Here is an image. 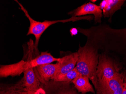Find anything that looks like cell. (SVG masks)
Instances as JSON below:
<instances>
[{"label": "cell", "instance_id": "1", "mask_svg": "<svg viewBox=\"0 0 126 94\" xmlns=\"http://www.w3.org/2000/svg\"><path fill=\"white\" fill-rule=\"evenodd\" d=\"M78 52V59L75 68L80 74L89 78L96 90L98 85L96 71L99 56L96 50L87 43L83 46L79 47Z\"/></svg>", "mask_w": 126, "mask_h": 94}, {"label": "cell", "instance_id": "2", "mask_svg": "<svg viewBox=\"0 0 126 94\" xmlns=\"http://www.w3.org/2000/svg\"><path fill=\"white\" fill-rule=\"evenodd\" d=\"M16 2L19 4L20 9L24 13L25 15L27 17L28 20L29 21L30 25L28 32L27 35H33L35 38V42L34 44V49L36 51H38V46L39 44L40 39L45 31L51 25L58 23L68 22H74L77 20H91L93 19L92 16H81V17H72L70 18L67 19L60 20H45L44 22H41L36 21L33 19L31 17V16L28 13L27 10L24 7V6L19 2L18 1L16 0Z\"/></svg>", "mask_w": 126, "mask_h": 94}, {"label": "cell", "instance_id": "3", "mask_svg": "<svg viewBox=\"0 0 126 94\" xmlns=\"http://www.w3.org/2000/svg\"><path fill=\"white\" fill-rule=\"evenodd\" d=\"M120 68L113 61L105 55L99 56L96 75L98 83L107 82L120 73Z\"/></svg>", "mask_w": 126, "mask_h": 94}, {"label": "cell", "instance_id": "4", "mask_svg": "<svg viewBox=\"0 0 126 94\" xmlns=\"http://www.w3.org/2000/svg\"><path fill=\"white\" fill-rule=\"evenodd\" d=\"M124 87L121 73L107 82L98 83L97 94H122Z\"/></svg>", "mask_w": 126, "mask_h": 94}, {"label": "cell", "instance_id": "5", "mask_svg": "<svg viewBox=\"0 0 126 94\" xmlns=\"http://www.w3.org/2000/svg\"><path fill=\"white\" fill-rule=\"evenodd\" d=\"M0 94H45V91L42 87L36 92L27 89L24 85L22 78L15 84H1Z\"/></svg>", "mask_w": 126, "mask_h": 94}, {"label": "cell", "instance_id": "6", "mask_svg": "<svg viewBox=\"0 0 126 94\" xmlns=\"http://www.w3.org/2000/svg\"><path fill=\"white\" fill-rule=\"evenodd\" d=\"M59 67L58 62L39 66L34 68V71L42 84H47L50 80H53Z\"/></svg>", "mask_w": 126, "mask_h": 94}, {"label": "cell", "instance_id": "7", "mask_svg": "<svg viewBox=\"0 0 126 94\" xmlns=\"http://www.w3.org/2000/svg\"><path fill=\"white\" fill-rule=\"evenodd\" d=\"M102 11L99 6L94 3L88 2L82 5L75 10L71 11L69 14L72 17H80L87 14H93L94 16L95 22H101L102 17Z\"/></svg>", "mask_w": 126, "mask_h": 94}, {"label": "cell", "instance_id": "8", "mask_svg": "<svg viewBox=\"0 0 126 94\" xmlns=\"http://www.w3.org/2000/svg\"><path fill=\"white\" fill-rule=\"evenodd\" d=\"M28 68V61L24 60L13 64L1 65L0 77L3 78L10 76H19Z\"/></svg>", "mask_w": 126, "mask_h": 94}, {"label": "cell", "instance_id": "9", "mask_svg": "<svg viewBox=\"0 0 126 94\" xmlns=\"http://www.w3.org/2000/svg\"><path fill=\"white\" fill-rule=\"evenodd\" d=\"M78 59V52H74L61 58V61L58 62L59 67L54 79L74 69L76 66Z\"/></svg>", "mask_w": 126, "mask_h": 94}, {"label": "cell", "instance_id": "10", "mask_svg": "<svg viewBox=\"0 0 126 94\" xmlns=\"http://www.w3.org/2000/svg\"><path fill=\"white\" fill-rule=\"evenodd\" d=\"M24 74L22 79L25 87L33 92L37 91L41 88L42 84L36 75L34 68H28L24 71Z\"/></svg>", "mask_w": 126, "mask_h": 94}, {"label": "cell", "instance_id": "11", "mask_svg": "<svg viewBox=\"0 0 126 94\" xmlns=\"http://www.w3.org/2000/svg\"><path fill=\"white\" fill-rule=\"evenodd\" d=\"M61 58H56L47 52H42L40 55L37 56L31 60L28 61V68H34L39 66L51 64L55 61L59 62Z\"/></svg>", "mask_w": 126, "mask_h": 94}, {"label": "cell", "instance_id": "12", "mask_svg": "<svg viewBox=\"0 0 126 94\" xmlns=\"http://www.w3.org/2000/svg\"><path fill=\"white\" fill-rule=\"evenodd\" d=\"M125 1L121 0H104L102 1L99 6L105 17H111L116 11L121 9Z\"/></svg>", "mask_w": 126, "mask_h": 94}, {"label": "cell", "instance_id": "13", "mask_svg": "<svg viewBox=\"0 0 126 94\" xmlns=\"http://www.w3.org/2000/svg\"><path fill=\"white\" fill-rule=\"evenodd\" d=\"M89 80V78L87 76L80 74L71 82L79 92L81 93L82 94L88 92L94 93V90Z\"/></svg>", "mask_w": 126, "mask_h": 94}, {"label": "cell", "instance_id": "14", "mask_svg": "<svg viewBox=\"0 0 126 94\" xmlns=\"http://www.w3.org/2000/svg\"><path fill=\"white\" fill-rule=\"evenodd\" d=\"M80 74L76 68H75L74 69L69 72L56 78L54 79L53 80L54 81L58 82H71Z\"/></svg>", "mask_w": 126, "mask_h": 94}, {"label": "cell", "instance_id": "15", "mask_svg": "<svg viewBox=\"0 0 126 94\" xmlns=\"http://www.w3.org/2000/svg\"><path fill=\"white\" fill-rule=\"evenodd\" d=\"M59 89L55 94H77L74 90L70 87V82H58Z\"/></svg>", "mask_w": 126, "mask_h": 94}, {"label": "cell", "instance_id": "16", "mask_svg": "<svg viewBox=\"0 0 126 94\" xmlns=\"http://www.w3.org/2000/svg\"><path fill=\"white\" fill-rule=\"evenodd\" d=\"M112 32L116 33L117 34H119L124 36L126 38V29H121V30H114L112 31Z\"/></svg>", "mask_w": 126, "mask_h": 94}, {"label": "cell", "instance_id": "17", "mask_svg": "<svg viewBox=\"0 0 126 94\" xmlns=\"http://www.w3.org/2000/svg\"><path fill=\"white\" fill-rule=\"evenodd\" d=\"M121 74L123 77L124 87L126 89V70L122 72Z\"/></svg>", "mask_w": 126, "mask_h": 94}, {"label": "cell", "instance_id": "18", "mask_svg": "<svg viewBox=\"0 0 126 94\" xmlns=\"http://www.w3.org/2000/svg\"><path fill=\"white\" fill-rule=\"evenodd\" d=\"M78 30L76 28H73L71 29L70 33L72 36L77 34H78Z\"/></svg>", "mask_w": 126, "mask_h": 94}, {"label": "cell", "instance_id": "19", "mask_svg": "<svg viewBox=\"0 0 126 94\" xmlns=\"http://www.w3.org/2000/svg\"><path fill=\"white\" fill-rule=\"evenodd\" d=\"M122 94H126V89H125V87Z\"/></svg>", "mask_w": 126, "mask_h": 94}, {"label": "cell", "instance_id": "20", "mask_svg": "<svg viewBox=\"0 0 126 94\" xmlns=\"http://www.w3.org/2000/svg\"><path fill=\"white\" fill-rule=\"evenodd\" d=\"M96 0H91V2H95V1H96Z\"/></svg>", "mask_w": 126, "mask_h": 94}]
</instances>
